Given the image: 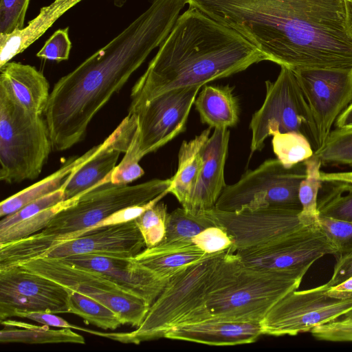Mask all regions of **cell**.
Instances as JSON below:
<instances>
[{"label": "cell", "instance_id": "6da1fadb", "mask_svg": "<svg viewBox=\"0 0 352 352\" xmlns=\"http://www.w3.org/2000/svg\"><path fill=\"white\" fill-rule=\"evenodd\" d=\"M199 9L292 69H352L345 0H199Z\"/></svg>", "mask_w": 352, "mask_h": 352}, {"label": "cell", "instance_id": "7a4b0ae2", "mask_svg": "<svg viewBox=\"0 0 352 352\" xmlns=\"http://www.w3.org/2000/svg\"><path fill=\"white\" fill-rule=\"evenodd\" d=\"M175 23L167 8L150 2L116 37L54 84L44 112L54 150H67L84 139L92 119L160 46Z\"/></svg>", "mask_w": 352, "mask_h": 352}, {"label": "cell", "instance_id": "3957f363", "mask_svg": "<svg viewBox=\"0 0 352 352\" xmlns=\"http://www.w3.org/2000/svg\"><path fill=\"white\" fill-rule=\"evenodd\" d=\"M263 60V54L237 32L189 7L134 84L129 109L168 91L202 87Z\"/></svg>", "mask_w": 352, "mask_h": 352}, {"label": "cell", "instance_id": "277c9868", "mask_svg": "<svg viewBox=\"0 0 352 352\" xmlns=\"http://www.w3.org/2000/svg\"><path fill=\"white\" fill-rule=\"evenodd\" d=\"M171 179H153L135 185L104 184L58 212L46 227L28 237L0 244V263L8 267L37 259L51 246L90 232L102 220L123 208L144 205L170 193Z\"/></svg>", "mask_w": 352, "mask_h": 352}, {"label": "cell", "instance_id": "5b68a950", "mask_svg": "<svg viewBox=\"0 0 352 352\" xmlns=\"http://www.w3.org/2000/svg\"><path fill=\"white\" fill-rule=\"evenodd\" d=\"M228 249L207 254L170 277L135 330L130 332L89 333L125 344H139L164 338L172 328L191 323L206 309V301L215 285L219 267Z\"/></svg>", "mask_w": 352, "mask_h": 352}, {"label": "cell", "instance_id": "8992f818", "mask_svg": "<svg viewBox=\"0 0 352 352\" xmlns=\"http://www.w3.org/2000/svg\"><path fill=\"white\" fill-rule=\"evenodd\" d=\"M308 270H257L244 266L235 253L208 295L206 307L214 317L261 322L280 299L298 289Z\"/></svg>", "mask_w": 352, "mask_h": 352}, {"label": "cell", "instance_id": "52a82bcc", "mask_svg": "<svg viewBox=\"0 0 352 352\" xmlns=\"http://www.w3.org/2000/svg\"><path fill=\"white\" fill-rule=\"evenodd\" d=\"M53 149L42 115L22 106L0 78V179L8 184L36 179Z\"/></svg>", "mask_w": 352, "mask_h": 352}, {"label": "cell", "instance_id": "ba28073f", "mask_svg": "<svg viewBox=\"0 0 352 352\" xmlns=\"http://www.w3.org/2000/svg\"><path fill=\"white\" fill-rule=\"evenodd\" d=\"M265 84L264 102L250 122L251 155L263 149L268 137L289 131L303 135L314 153L317 151L320 144L316 124L294 70L280 66L276 80H266Z\"/></svg>", "mask_w": 352, "mask_h": 352}, {"label": "cell", "instance_id": "9c48e42d", "mask_svg": "<svg viewBox=\"0 0 352 352\" xmlns=\"http://www.w3.org/2000/svg\"><path fill=\"white\" fill-rule=\"evenodd\" d=\"M306 177L305 162L291 168L269 159L254 170H246L239 180L226 185L214 208L223 211L275 207L301 210L298 190Z\"/></svg>", "mask_w": 352, "mask_h": 352}, {"label": "cell", "instance_id": "30bf717a", "mask_svg": "<svg viewBox=\"0 0 352 352\" xmlns=\"http://www.w3.org/2000/svg\"><path fill=\"white\" fill-rule=\"evenodd\" d=\"M17 265L102 302L118 315L122 324L139 327L151 307L144 298L126 291L101 273L60 258H41Z\"/></svg>", "mask_w": 352, "mask_h": 352}, {"label": "cell", "instance_id": "8fae6325", "mask_svg": "<svg viewBox=\"0 0 352 352\" xmlns=\"http://www.w3.org/2000/svg\"><path fill=\"white\" fill-rule=\"evenodd\" d=\"M200 86L164 92L129 109L138 126L121 162H138L186 130V122Z\"/></svg>", "mask_w": 352, "mask_h": 352}, {"label": "cell", "instance_id": "7c38bea8", "mask_svg": "<svg viewBox=\"0 0 352 352\" xmlns=\"http://www.w3.org/2000/svg\"><path fill=\"white\" fill-rule=\"evenodd\" d=\"M329 288L324 283L287 294L261 321L263 335L294 336L322 324L352 318V297L329 296L326 294Z\"/></svg>", "mask_w": 352, "mask_h": 352}, {"label": "cell", "instance_id": "4fadbf2b", "mask_svg": "<svg viewBox=\"0 0 352 352\" xmlns=\"http://www.w3.org/2000/svg\"><path fill=\"white\" fill-rule=\"evenodd\" d=\"M246 267L267 271L308 269L338 250L320 226L303 227L268 243L236 251Z\"/></svg>", "mask_w": 352, "mask_h": 352}, {"label": "cell", "instance_id": "5bb4252c", "mask_svg": "<svg viewBox=\"0 0 352 352\" xmlns=\"http://www.w3.org/2000/svg\"><path fill=\"white\" fill-rule=\"evenodd\" d=\"M69 289L21 265L0 270V321L14 311L69 313Z\"/></svg>", "mask_w": 352, "mask_h": 352}, {"label": "cell", "instance_id": "9a60e30c", "mask_svg": "<svg viewBox=\"0 0 352 352\" xmlns=\"http://www.w3.org/2000/svg\"><path fill=\"white\" fill-rule=\"evenodd\" d=\"M300 211L267 207L239 211L214 208L206 212L215 226L227 232L233 243L231 249L236 252L268 243L305 227L299 221Z\"/></svg>", "mask_w": 352, "mask_h": 352}, {"label": "cell", "instance_id": "2e32d148", "mask_svg": "<svg viewBox=\"0 0 352 352\" xmlns=\"http://www.w3.org/2000/svg\"><path fill=\"white\" fill-rule=\"evenodd\" d=\"M293 70L314 116L320 148L332 125L352 102V69Z\"/></svg>", "mask_w": 352, "mask_h": 352}, {"label": "cell", "instance_id": "e0dca14e", "mask_svg": "<svg viewBox=\"0 0 352 352\" xmlns=\"http://www.w3.org/2000/svg\"><path fill=\"white\" fill-rule=\"evenodd\" d=\"M146 248L135 220L105 226L80 236L56 243L38 258H62L78 254L133 258Z\"/></svg>", "mask_w": 352, "mask_h": 352}, {"label": "cell", "instance_id": "ac0fdd59", "mask_svg": "<svg viewBox=\"0 0 352 352\" xmlns=\"http://www.w3.org/2000/svg\"><path fill=\"white\" fill-rule=\"evenodd\" d=\"M138 126L133 115L128 114L102 142L98 152L76 170L63 185L65 200L83 194L110 182L121 153H126Z\"/></svg>", "mask_w": 352, "mask_h": 352}, {"label": "cell", "instance_id": "d6986e66", "mask_svg": "<svg viewBox=\"0 0 352 352\" xmlns=\"http://www.w3.org/2000/svg\"><path fill=\"white\" fill-rule=\"evenodd\" d=\"M60 259L67 263L101 273L126 291L144 298L151 305L169 280L159 276L134 257L86 254Z\"/></svg>", "mask_w": 352, "mask_h": 352}, {"label": "cell", "instance_id": "ffe728a7", "mask_svg": "<svg viewBox=\"0 0 352 352\" xmlns=\"http://www.w3.org/2000/svg\"><path fill=\"white\" fill-rule=\"evenodd\" d=\"M230 131L215 128L203 150V166L199 181L184 208L197 214L213 209L226 186L224 168L228 151Z\"/></svg>", "mask_w": 352, "mask_h": 352}, {"label": "cell", "instance_id": "44dd1931", "mask_svg": "<svg viewBox=\"0 0 352 352\" xmlns=\"http://www.w3.org/2000/svg\"><path fill=\"white\" fill-rule=\"evenodd\" d=\"M261 335L260 322L212 316L175 327L165 334L164 338L212 346H234L254 342Z\"/></svg>", "mask_w": 352, "mask_h": 352}, {"label": "cell", "instance_id": "7402d4cb", "mask_svg": "<svg viewBox=\"0 0 352 352\" xmlns=\"http://www.w3.org/2000/svg\"><path fill=\"white\" fill-rule=\"evenodd\" d=\"M83 0H54L41 8L28 25L10 34H0V67L24 52L69 10Z\"/></svg>", "mask_w": 352, "mask_h": 352}, {"label": "cell", "instance_id": "603a6c76", "mask_svg": "<svg viewBox=\"0 0 352 352\" xmlns=\"http://www.w3.org/2000/svg\"><path fill=\"white\" fill-rule=\"evenodd\" d=\"M0 78L9 85L14 98L26 109L42 115L50 98V85L35 67L10 61L0 67Z\"/></svg>", "mask_w": 352, "mask_h": 352}, {"label": "cell", "instance_id": "cb8c5ba5", "mask_svg": "<svg viewBox=\"0 0 352 352\" xmlns=\"http://www.w3.org/2000/svg\"><path fill=\"white\" fill-rule=\"evenodd\" d=\"M210 127L203 131L190 141H183L178 153V165L175 174L170 178L169 192L181 204L187 205L199 181L203 166V150L210 138Z\"/></svg>", "mask_w": 352, "mask_h": 352}, {"label": "cell", "instance_id": "d4e9b609", "mask_svg": "<svg viewBox=\"0 0 352 352\" xmlns=\"http://www.w3.org/2000/svg\"><path fill=\"white\" fill-rule=\"evenodd\" d=\"M101 144L92 147L81 156L69 157L54 173L1 201L0 216L12 214L27 204L60 189L69 175L93 157Z\"/></svg>", "mask_w": 352, "mask_h": 352}, {"label": "cell", "instance_id": "484cf974", "mask_svg": "<svg viewBox=\"0 0 352 352\" xmlns=\"http://www.w3.org/2000/svg\"><path fill=\"white\" fill-rule=\"evenodd\" d=\"M234 88L229 85L204 87L194 103L203 124L215 129L232 127L238 123L239 105Z\"/></svg>", "mask_w": 352, "mask_h": 352}, {"label": "cell", "instance_id": "4316f807", "mask_svg": "<svg viewBox=\"0 0 352 352\" xmlns=\"http://www.w3.org/2000/svg\"><path fill=\"white\" fill-rule=\"evenodd\" d=\"M207 255L194 244L157 245L145 248L134 258L159 276L169 279L183 267L201 260Z\"/></svg>", "mask_w": 352, "mask_h": 352}, {"label": "cell", "instance_id": "83f0119b", "mask_svg": "<svg viewBox=\"0 0 352 352\" xmlns=\"http://www.w3.org/2000/svg\"><path fill=\"white\" fill-rule=\"evenodd\" d=\"M1 324L4 326L0 332L1 343H85V338L71 328L53 329L47 325L37 326L8 318L1 320Z\"/></svg>", "mask_w": 352, "mask_h": 352}, {"label": "cell", "instance_id": "f1b7e54d", "mask_svg": "<svg viewBox=\"0 0 352 352\" xmlns=\"http://www.w3.org/2000/svg\"><path fill=\"white\" fill-rule=\"evenodd\" d=\"M215 226L207 212L197 214L178 208L168 214L164 245H186L193 244L192 239L204 229Z\"/></svg>", "mask_w": 352, "mask_h": 352}, {"label": "cell", "instance_id": "f546056e", "mask_svg": "<svg viewBox=\"0 0 352 352\" xmlns=\"http://www.w3.org/2000/svg\"><path fill=\"white\" fill-rule=\"evenodd\" d=\"M306 166V177L301 182L298 190V198L301 210L298 214L300 223L307 227L318 224V195L322 186L320 159L314 154L304 161Z\"/></svg>", "mask_w": 352, "mask_h": 352}, {"label": "cell", "instance_id": "4dcf8cb0", "mask_svg": "<svg viewBox=\"0 0 352 352\" xmlns=\"http://www.w3.org/2000/svg\"><path fill=\"white\" fill-rule=\"evenodd\" d=\"M69 313L81 317L87 323L105 330H115L122 325L118 315L104 304L71 289Z\"/></svg>", "mask_w": 352, "mask_h": 352}, {"label": "cell", "instance_id": "1f68e13d", "mask_svg": "<svg viewBox=\"0 0 352 352\" xmlns=\"http://www.w3.org/2000/svg\"><path fill=\"white\" fill-rule=\"evenodd\" d=\"M272 144L277 159L286 168L304 162L314 154L308 140L296 131L275 133Z\"/></svg>", "mask_w": 352, "mask_h": 352}, {"label": "cell", "instance_id": "d6a6232c", "mask_svg": "<svg viewBox=\"0 0 352 352\" xmlns=\"http://www.w3.org/2000/svg\"><path fill=\"white\" fill-rule=\"evenodd\" d=\"M79 197L65 200L0 231V244L17 241L42 230L54 215L60 210L75 204Z\"/></svg>", "mask_w": 352, "mask_h": 352}, {"label": "cell", "instance_id": "836d02e7", "mask_svg": "<svg viewBox=\"0 0 352 352\" xmlns=\"http://www.w3.org/2000/svg\"><path fill=\"white\" fill-rule=\"evenodd\" d=\"M331 184V190L318 201L319 214L352 222V184Z\"/></svg>", "mask_w": 352, "mask_h": 352}, {"label": "cell", "instance_id": "e575fe53", "mask_svg": "<svg viewBox=\"0 0 352 352\" xmlns=\"http://www.w3.org/2000/svg\"><path fill=\"white\" fill-rule=\"evenodd\" d=\"M314 154L324 164L352 166V127L331 131L324 146Z\"/></svg>", "mask_w": 352, "mask_h": 352}, {"label": "cell", "instance_id": "d590c367", "mask_svg": "<svg viewBox=\"0 0 352 352\" xmlns=\"http://www.w3.org/2000/svg\"><path fill=\"white\" fill-rule=\"evenodd\" d=\"M168 214L167 206L160 201L134 219L144 238L145 248L155 247L163 241Z\"/></svg>", "mask_w": 352, "mask_h": 352}, {"label": "cell", "instance_id": "8d00e7d4", "mask_svg": "<svg viewBox=\"0 0 352 352\" xmlns=\"http://www.w3.org/2000/svg\"><path fill=\"white\" fill-rule=\"evenodd\" d=\"M318 225L336 245L338 256L352 253V222L320 215Z\"/></svg>", "mask_w": 352, "mask_h": 352}, {"label": "cell", "instance_id": "74e56055", "mask_svg": "<svg viewBox=\"0 0 352 352\" xmlns=\"http://www.w3.org/2000/svg\"><path fill=\"white\" fill-rule=\"evenodd\" d=\"M63 201H65V193L62 187L52 193L27 204L16 212L5 216L0 221V231Z\"/></svg>", "mask_w": 352, "mask_h": 352}, {"label": "cell", "instance_id": "f35d334b", "mask_svg": "<svg viewBox=\"0 0 352 352\" xmlns=\"http://www.w3.org/2000/svg\"><path fill=\"white\" fill-rule=\"evenodd\" d=\"M30 1L0 0V34H10L24 28Z\"/></svg>", "mask_w": 352, "mask_h": 352}, {"label": "cell", "instance_id": "ab89813d", "mask_svg": "<svg viewBox=\"0 0 352 352\" xmlns=\"http://www.w3.org/2000/svg\"><path fill=\"white\" fill-rule=\"evenodd\" d=\"M72 47L69 28H61L54 32L36 56L41 59L59 63L68 60Z\"/></svg>", "mask_w": 352, "mask_h": 352}, {"label": "cell", "instance_id": "60d3db41", "mask_svg": "<svg viewBox=\"0 0 352 352\" xmlns=\"http://www.w3.org/2000/svg\"><path fill=\"white\" fill-rule=\"evenodd\" d=\"M192 242L207 254L224 251L233 243L227 232L217 226L204 229L192 237Z\"/></svg>", "mask_w": 352, "mask_h": 352}, {"label": "cell", "instance_id": "b9f144b4", "mask_svg": "<svg viewBox=\"0 0 352 352\" xmlns=\"http://www.w3.org/2000/svg\"><path fill=\"white\" fill-rule=\"evenodd\" d=\"M12 317H19L28 318L34 320L43 325L49 327H54L58 328H71L74 329H79L80 327L72 324L63 318L58 316L56 314L43 311H14L11 316Z\"/></svg>", "mask_w": 352, "mask_h": 352}, {"label": "cell", "instance_id": "7bdbcfd3", "mask_svg": "<svg viewBox=\"0 0 352 352\" xmlns=\"http://www.w3.org/2000/svg\"><path fill=\"white\" fill-rule=\"evenodd\" d=\"M144 171L139 163L120 162L110 176V183L117 185H126L141 177Z\"/></svg>", "mask_w": 352, "mask_h": 352}, {"label": "cell", "instance_id": "ee69618b", "mask_svg": "<svg viewBox=\"0 0 352 352\" xmlns=\"http://www.w3.org/2000/svg\"><path fill=\"white\" fill-rule=\"evenodd\" d=\"M352 276V253L338 256L331 278L326 283L329 287L335 286Z\"/></svg>", "mask_w": 352, "mask_h": 352}, {"label": "cell", "instance_id": "f6af8a7d", "mask_svg": "<svg viewBox=\"0 0 352 352\" xmlns=\"http://www.w3.org/2000/svg\"><path fill=\"white\" fill-rule=\"evenodd\" d=\"M326 294L331 297L345 299L352 297V276L344 281L329 287Z\"/></svg>", "mask_w": 352, "mask_h": 352}, {"label": "cell", "instance_id": "bcb514c9", "mask_svg": "<svg viewBox=\"0 0 352 352\" xmlns=\"http://www.w3.org/2000/svg\"><path fill=\"white\" fill-rule=\"evenodd\" d=\"M322 182L352 184V172L345 173H320Z\"/></svg>", "mask_w": 352, "mask_h": 352}, {"label": "cell", "instance_id": "7dc6e473", "mask_svg": "<svg viewBox=\"0 0 352 352\" xmlns=\"http://www.w3.org/2000/svg\"><path fill=\"white\" fill-rule=\"evenodd\" d=\"M336 125L338 129L352 127V102L338 118Z\"/></svg>", "mask_w": 352, "mask_h": 352}, {"label": "cell", "instance_id": "c3c4849f", "mask_svg": "<svg viewBox=\"0 0 352 352\" xmlns=\"http://www.w3.org/2000/svg\"><path fill=\"white\" fill-rule=\"evenodd\" d=\"M346 26L352 37V0H345Z\"/></svg>", "mask_w": 352, "mask_h": 352}, {"label": "cell", "instance_id": "681fc988", "mask_svg": "<svg viewBox=\"0 0 352 352\" xmlns=\"http://www.w3.org/2000/svg\"><path fill=\"white\" fill-rule=\"evenodd\" d=\"M113 1L114 6L118 8H122L126 3L127 0H111Z\"/></svg>", "mask_w": 352, "mask_h": 352}]
</instances>
